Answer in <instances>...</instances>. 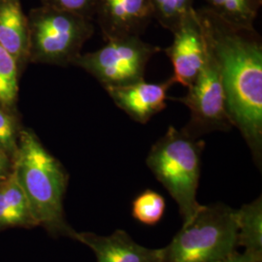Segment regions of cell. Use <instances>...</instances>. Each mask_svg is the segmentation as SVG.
Segmentation results:
<instances>
[{
	"mask_svg": "<svg viewBox=\"0 0 262 262\" xmlns=\"http://www.w3.org/2000/svg\"><path fill=\"white\" fill-rule=\"evenodd\" d=\"M19 74L15 58L0 45V107L7 111L17 102Z\"/></svg>",
	"mask_w": 262,
	"mask_h": 262,
	"instance_id": "16",
	"label": "cell"
},
{
	"mask_svg": "<svg viewBox=\"0 0 262 262\" xmlns=\"http://www.w3.org/2000/svg\"><path fill=\"white\" fill-rule=\"evenodd\" d=\"M215 15L237 27L254 28L262 0H205Z\"/></svg>",
	"mask_w": 262,
	"mask_h": 262,
	"instance_id": "15",
	"label": "cell"
},
{
	"mask_svg": "<svg viewBox=\"0 0 262 262\" xmlns=\"http://www.w3.org/2000/svg\"><path fill=\"white\" fill-rule=\"evenodd\" d=\"M38 226L28 196L12 171L7 178L0 181V231Z\"/></svg>",
	"mask_w": 262,
	"mask_h": 262,
	"instance_id": "13",
	"label": "cell"
},
{
	"mask_svg": "<svg viewBox=\"0 0 262 262\" xmlns=\"http://www.w3.org/2000/svg\"><path fill=\"white\" fill-rule=\"evenodd\" d=\"M219 262H262V253L245 250L244 253L233 252Z\"/></svg>",
	"mask_w": 262,
	"mask_h": 262,
	"instance_id": "21",
	"label": "cell"
},
{
	"mask_svg": "<svg viewBox=\"0 0 262 262\" xmlns=\"http://www.w3.org/2000/svg\"><path fill=\"white\" fill-rule=\"evenodd\" d=\"M13 172L28 196L38 226L53 237L74 240L76 230L67 223L63 206L68 174L30 128L19 130Z\"/></svg>",
	"mask_w": 262,
	"mask_h": 262,
	"instance_id": "2",
	"label": "cell"
},
{
	"mask_svg": "<svg viewBox=\"0 0 262 262\" xmlns=\"http://www.w3.org/2000/svg\"><path fill=\"white\" fill-rule=\"evenodd\" d=\"M154 19L173 32L193 8L194 0H149Z\"/></svg>",
	"mask_w": 262,
	"mask_h": 262,
	"instance_id": "17",
	"label": "cell"
},
{
	"mask_svg": "<svg viewBox=\"0 0 262 262\" xmlns=\"http://www.w3.org/2000/svg\"><path fill=\"white\" fill-rule=\"evenodd\" d=\"M236 221L237 247L262 253L261 196L236 210Z\"/></svg>",
	"mask_w": 262,
	"mask_h": 262,
	"instance_id": "14",
	"label": "cell"
},
{
	"mask_svg": "<svg viewBox=\"0 0 262 262\" xmlns=\"http://www.w3.org/2000/svg\"><path fill=\"white\" fill-rule=\"evenodd\" d=\"M13 171V159L0 148V181L7 178Z\"/></svg>",
	"mask_w": 262,
	"mask_h": 262,
	"instance_id": "22",
	"label": "cell"
},
{
	"mask_svg": "<svg viewBox=\"0 0 262 262\" xmlns=\"http://www.w3.org/2000/svg\"><path fill=\"white\" fill-rule=\"evenodd\" d=\"M204 148L205 141L169 126L146 159L155 177L177 202L183 225L189 223L203 206L196 195Z\"/></svg>",
	"mask_w": 262,
	"mask_h": 262,
	"instance_id": "3",
	"label": "cell"
},
{
	"mask_svg": "<svg viewBox=\"0 0 262 262\" xmlns=\"http://www.w3.org/2000/svg\"><path fill=\"white\" fill-rule=\"evenodd\" d=\"M28 61L52 66L73 64L94 34L92 19L42 5L29 12Z\"/></svg>",
	"mask_w": 262,
	"mask_h": 262,
	"instance_id": "5",
	"label": "cell"
},
{
	"mask_svg": "<svg viewBox=\"0 0 262 262\" xmlns=\"http://www.w3.org/2000/svg\"><path fill=\"white\" fill-rule=\"evenodd\" d=\"M159 51L140 36H123L106 41L95 52L80 55L73 66L94 76L104 89L122 86L144 81L148 62Z\"/></svg>",
	"mask_w": 262,
	"mask_h": 262,
	"instance_id": "6",
	"label": "cell"
},
{
	"mask_svg": "<svg viewBox=\"0 0 262 262\" xmlns=\"http://www.w3.org/2000/svg\"><path fill=\"white\" fill-rule=\"evenodd\" d=\"M95 1L96 0H42V5L93 19Z\"/></svg>",
	"mask_w": 262,
	"mask_h": 262,
	"instance_id": "20",
	"label": "cell"
},
{
	"mask_svg": "<svg viewBox=\"0 0 262 262\" xmlns=\"http://www.w3.org/2000/svg\"><path fill=\"white\" fill-rule=\"evenodd\" d=\"M19 132L14 117L0 107V148L13 159L18 150Z\"/></svg>",
	"mask_w": 262,
	"mask_h": 262,
	"instance_id": "19",
	"label": "cell"
},
{
	"mask_svg": "<svg viewBox=\"0 0 262 262\" xmlns=\"http://www.w3.org/2000/svg\"><path fill=\"white\" fill-rule=\"evenodd\" d=\"M164 198L151 189L142 192L132 203V215L144 225L158 224L164 214Z\"/></svg>",
	"mask_w": 262,
	"mask_h": 262,
	"instance_id": "18",
	"label": "cell"
},
{
	"mask_svg": "<svg viewBox=\"0 0 262 262\" xmlns=\"http://www.w3.org/2000/svg\"><path fill=\"white\" fill-rule=\"evenodd\" d=\"M203 35L221 68L225 106L253 161L262 163V42L254 28L227 23L208 7L195 9Z\"/></svg>",
	"mask_w": 262,
	"mask_h": 262,
	"instance_id": "1",
	"label": "cell"
},
{
	"mask_svg": "<svg viewBox=\"0 0 262 262\" xmlns=\"http://www.w3.org/2000/svg\"><path fill=\"white\" fill-rule=\"evenodd\" d=\"M0 45L20 71L28 61V25L19 0H0Z\"/></svg>",
	"mask_w": 262,
	"mask_h": 262,
	"instance_id": "12",
	"label": "cell"
},
{
	"mask_svg": "<svg viewBox=\"0 0 262 262\" xmlns=\"http://www.w3.org/2000/svg\"><path fill=\"white\" fill-rule=\"evenodd\" d=\"M171 76L162 83H148L145 80L134 84L105 89L116 104L134 122L147 123L167 106L169 89L175 84Z\"/></svg>",
	"mask_w": 262,
	"mask_h": 262,
	"instance_id": "10",
	"label": "cell"
},
{
	"mask_svg": "<svg viewBox=\"0 0 262 262\" xmlns=\"http://www.w3.org/2000/svg\"><path fill=\"white\" fill-rule=\"evenodd\" d=\"M164 262H219L236 251V210L204 205L169 244Z\"/></svg>",
	"mask_w": 262,
	"mask_h": 262,
	"instance_id": "4",
	"label": "cell"
},
{
	"mask_svg": "<svg viewBox=\"0 0 262 262\" xmlns=\"http://www.w3.org/2000/svg\"><path fill=\"white\" fill-rule=\"evenodd\" d=\"M187 89V94L183 97H168L184 104L190 111L189 121L183 127V132L193 138H200L211 132L229 131L233 127L226 111L221 68L206 39L204 63L194 82Z\"/></svg>",
	"mask_w": 262,
	"mask_h": 262,
	"instance_id": "7",
	"label": "cell"
},
{
	"mask_svg": "<svg viewBox=\"0 0 262 262\" xmlns=\"http://www.w3.org/2000/svg\"><path fill=\"white\" fill-rule=\"evenodd\" d=\"M94 18L105 41L136 35L154 19L149 0H96Z\"/></svg>",
	"mask_w": 262,
	"mask_h": 262,
	"instance_id": "9",
	"label": "cell"
},
{
	"mask_svg": "<svg viewBox=\"0 0 262 262\" xmlns=\"http://www.w3.org/2000/svg\"><path fill=\"white\" fill-rule=\"evenodd\" d=\"M74 240L92 249L97 262H164L165 259V247H143L123 230H116L109 236L76 231Z\"/></svg>",
	"mask_w": 262,
	"mask_h": 262,
	"instance_id": "11",
	"label": "cell"
},
{
	"mask_svg": "<svg viewBox=\"0 0 262 262\" xmlns=\"http://www.w3.org/2000/svg\"><path fill=\"white\" fill-rule=\"evenodd\" d=\"M174 40L164 50L174 70L175 82L189 88L204 63L205 39L196 11L192 9L172 32Z\"/></svg>",
	"mask_w": 262,
	"mask_h": 262,
	"instance_id": "8",
	"label": "cell"
}]
</instances>
